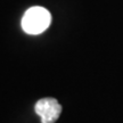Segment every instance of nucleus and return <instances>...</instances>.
I'll return each mask as SVG.
<instances>
[{"instance_id": "f257e3e1", "label": "nucleus", "mask_w": 123, "mask_h": 123, "mask_svg": "<svg viewBox=\"0 0 123 123\" xmlns=\"http://www.w3.org/2000/svg\"><path fill=\"white\" fill-rule=\"evenodd\" d=\"M51 23V15L40 6L31 7L22 18V29L29 34H40L48 29Z\"/></svg>"}, {"instance_id": "f03ea898", "label": "nucleus", "mask_w": 123, "mask_h": 123, "mask_svg": "<svg viewBox=\"0 0 123 123\" xmlns=\"http://www.w3.org/2000/svg\"><path fill=\"white\" fill-rule=\"evenodd\" d=\"M35 113L40 116L41 123H55L61 116L62 106L55 98H41L35 103Z\"/></svg>"}]
</instances>
